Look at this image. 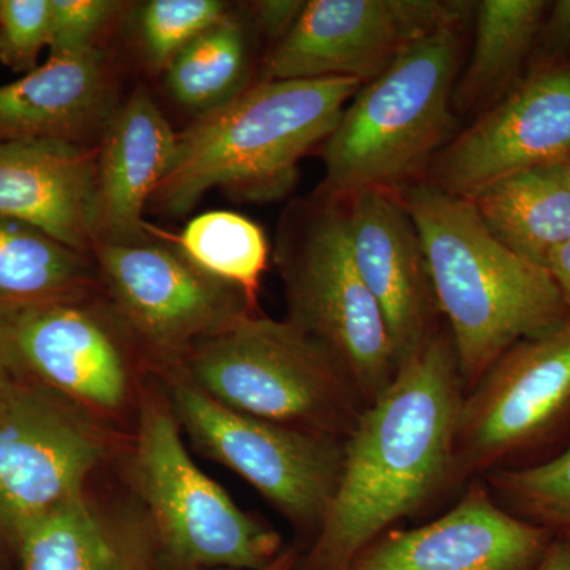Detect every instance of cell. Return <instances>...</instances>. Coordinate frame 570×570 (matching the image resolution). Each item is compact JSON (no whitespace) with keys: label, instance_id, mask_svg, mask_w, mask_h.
<instances>
[{"label":"cell","instance_id":"cell-32","mask_svg":"<svg viewBox=\"0 0 570 570\" xmlns=\"http://www.w3.org/2000/svg\"><path fill=\"white\" fill-rule=\"evenodd\" d=\"M549 272L570 311V242L550 258Z\"/></svg>","mask_w":570,"mask_h":570},{"label":"cell","instance_id":"cell-16","mask_svg":"<svg viewBox=\"0 0 570 570\" xmlns=\"http://www.w3.org/2000/svg\"><path fill=\"white\" fill-rule=\"evenodd\" d=\"M551 539L475 483L438 520L379 535L348 570H534Z\"/></svg>","mask_w":570,"mask_h":570},{"label":"cell","instance_id":"cell-6","mask_svg":"<svg viewBox=\"0 0 570 570\" xmlns=\"http://www.w3.org/2000/svg\"><path fill=\"white\" fill-rule=\"evenodd\" d=\"M179 363L220 406L317 436L346 442L366 409L324 348L261 314L195 344Z\"/></svg>","mask_w":570,"mask_h":570},{"label":"cell","instance_id":"cell-26","mask_svg":"<svg viewBox=\"0 0 570 570\" xmlns=\"http://www.w3.org/2000/svg\"><path fill=\"white\" fill-rule=\"evenodd\" d=\"M490 493L513 515L570 538V445L542 463L485 475Z\"/></svg>","mask_w":570,"mask_h":570},{"label":"cell","instance_id":"cell-7","mask_svg":"<svg viewBox=\"0 0 570 570\" xmlns=\"http://www.w3.org/2000/svg\"><path fill=\"white\" fill-rule=\"evenodd\" d=\"M135 479L164 561L186 570H257L279 557L281 535L235 504L184 448L170 401H146Z\"/></svg>","mask_w":570,"mask_h":570},{"label":"cell","instance_id":"cell-27","mask_svg":"<svg viewBox=\"0 0 570 570\" xmlns=\"http://www.w3.org/2000/svg\"><path fill=\"white\" fill-rule=\"evenodd\" d=\"M230 11L223 0H149L135 9L142 62L165 71L176 56Z\"/></svg>","mask_w":570,"mask_h":570},{"label":"cell","instance_id":"cell-13","mask_svg":"<svg viewBox=\"0 0 570 570\" xmlns=\"http://www.w3.org/2000/svg\"><path fill=\"white\" fill-rule=\"evenodd\" d=\"M570 160V61L531 71L455 134L431 159L425 181L469 198L504 176Z\"/></svg>","mask_w":570,"mask_h":570},{"label":"cell","instance_id":"cell-37","mask_svg":"<svg viewBox=\"0 0 570 570\" xmlns=\"http://www.w3.org/2000/svg\"><path fill=\"white\" fill-rule=\"evenodd\" d=\"M566 165H568V170H569V176H570V160H569V163H566Z\"/></svg>","mask_w":570,"mask_h":570},{"label":"cell","instance_id":"cell-21","mask_svg":"<svg viewBox=\"0 0 570 570\" xmlns=\"http://www.w3.org/2000/svg\"><path fill=\"white\" fill-rule=\"evenodd\" d=\"M469 202L497 242L542 268L549 269L553 254L570 242V176L566 163L499 178Z\"/></svg>","mask_w":570,"mask_h":570},{"label":"cell","instance_id":"cell-36","mask_svg":"<svg viewBox=\"0 0 570 570\" xmlns=\"http://www.w3.org/2000/svg\"><path fill=\"white\" fill-rule=\"evenodd\" d=\"M3 0H0V18H2Z\"/></svg>","mask_w":570,"mask_h":570},{"label":"cell","instance_id":"cell-24","mask_svg":"<svg viewBox=\"0 0 570 570\" xmlns=\"http://www.w3.org/2000/svg\"><path fill=\"white\" fill-rule=\"evenodd\" d=\"M246 20L228 11L164 71L168 92L195 119L219 110L254 85L255 32Z\"/></svg>","mask_w":570,"mask_h":570},{"label":"cell","instance_id":"cell-22","mask_svg":"<svg viewBox=\"0 0 570 570\" xmlns=\"http://www.w3.org/2000/svg\"><path fill=\"white\" fill-rule=\"evenodd\" d=\"M547 10L543 0L475 2L471 51L453 89L456 116L478 118L523 80Z\"/></svg>","mask_w":570,"mask_h":570},{"label":"cell","instance_id":"cell-35","mask_svg":"<svg viewBox=\"0 0 570 570\" xmlns=\"http://www.w3.org/2000/svg\"><path fill=\"white\" fill-rule=\"evenodd\" d=\"M296 561V554L292 550L281 551L279 557L276 560L269 562L265 568L257 570H292L294 569Z\"/></svg>","mask_w":570,"mask_h":570},{"label":"cell","instance_id":"cell-2","mask_svg":"<svg viewBox=\"0 0 570 570\" xmlns=\"http://www.w3.org/2000/svg\"><path fill=\"white\" fill-rule=\"evenodd\" d=\"M400 194L425 249L464 392L520 341L569 324V307L549 269L497 242L471 202L425 179Z\"/></svg>","mask_w":570,"mask_h":570},{"label":"cell","instance_id":"cell-28","mask_svg":"<svg viewBox=\"0 0 570 570\" xmlns=\"http://www.w3.org/2000/svg\"><path fill=\"white\" fill-rule=\"evenodd\" d=\"M124 10L126 3L115 0H51V58L100 50L105 33Z\"/></svg>","mask_w":570,"mask_h":570},{"label":"cell","instance_id":"cell-9","mask_svg":"<svg viewBox=\"0 0 570 570\" xmlns=\"http://www.w3.org/2000/svg\"><path fill=\"white\" fill-rule=\"evenodd\" d=\"M171 407L195 448L249 482L302 528H321L343 471L344 442L220 406L189 381L171 385Z\"/></svg>","mask_w":570,"mask_h":570},{"label":"cell","instance_id":"cell-5","mask_svg":"<svg viewBox=\"0 0 570 570\" xmlns=\"http://www.w3.org/2000/svg\"><path fill=\"white\" fill-rule=\"evenodd\" d=\"M273 261L284 283L285 321L335 360L366 407L373 404L400 367L381 309L355 264L343 198L314 189L285 206Z\"/></svg>","mask_w":570,"mask_h":570},{"label":"cell","instance_id":"cell-20","mask_svg":"<svg viewBox=\"0 0 570 570\" xmlns=\"http://www.w3.org/2000/svg\"><path fill=\"white\" fill-rule=\"evenodd\" d=\"M21 570H159L153 530L112 519L85 493L33 521L14 546Z\"/></svg>","mask_w":570,"mask_h":570},{"label":"cell","instance_id":"cell-30","mask_svg":"<svg viewBox=\"0 0 570 570\" xmlns=\"http://www.w3.org/2000/svg\"><path fill=\"white\" fill-rule=\"evenodd\" d=\"M570 61V0L551 3L532 48L528 73Z\"/></svg>","mask_w":570,"mask_h":570},{"label":"cell","instance_id":"cell-17","mask_svg":"<svg viewBox=\"0 0 570 570\" xmlns=\"http://www.w3.org/2000/svg\"><path fill=\"white\" fill-rule=\"evenodd\" d=\"M118 71L105 48L48 59L0 86V141H61L97 148L121 107Z\"/></svg>","mask_w":570,"mask_h":570},{"label":"cell","instance_id":"cell-1","mask_svg":"<svg viewBox=\"0 0 570 570\" xmlns=\"http://www.w3.org/2000/svg\"><path fill=\"white\" fill-rule=\"evenodd\" d=\"M464 384L448 325L397 370L344 442L335 498L311 570H348L360 551L452 487Z\"/></svg>","mask_w":570,"mask_h":570},{"label":"cell","instance_id":"cell-31","mask_svg":"<svg viewBox=\"0 0 570 570\" xmlns=\"http://www.w3.org/2000/svg\"><path fill=\"white\" fill-rule=\"evenodd\" d=\"M305 6L303 0H258L250 3L249 21L254 32L275 47L292 31Z\"/></svg>","mask_w":570,"mask_h":570},{"label":"cell","instance_id":"cell-25","mask_svg":"<svg viewBox=\"0 0 570 570\" xmlns=\"http://www.w3.org/2000/svg\"><path fill=\"white\" fill-rule=\"evenodd\" d=\"M175 245L206 275L245 292L257 306L269 261L268 239L261 225L234 212L198 214L175 238Z\"/></svg>","mask_w":570,"mask_h":570},{"label":"cell","instance_id":"cell-18","mask_svg":"<svg viewBox=\"0 0 570 570\" xmlns=\"http://www.w3.org/2000/svg\"><path fill=\"white\" fill-rule=\"evenodd\" d=\"M178 134L148 89H135L97 146L96 245H135L149 238L142 219L176 153Z\"/></svg>","mask_w":570,"mask_h":570},{"label":"cell","instance_id":"cell-19","mask_svg":"<svg viewBox=\"0 0 570 570\" xmlns=\"http://www.w3.org/2000/svg\"><path fill=\"white\" fill-rule=\"evenodd\" d=\"M96 170L97 148L61 141H0V216L91 254Z\"/></svg>","mask_w":570,"mask_h":570},{"label":"cell","instance_id":"cell-10","mask_svg":"<svg viewBox=\"0 0 570 570\" xmlns=\"http://www.w3.org/2000/svg\"><path fill=\"white\" fill-rule=\"evenodd\" d=\"M91 254L116 316L135 343L167 362H181L195 344L257 314L245 292L206 275L175 243L149 236L96 245Z\"/></svg>","mask_w":570,"mask_h":570},{"label":"cell","instance_id":"cell-29","mask_svg":"<svg viewBox=\"0 0 570 570\" xmlns=\"http://www.w3.org/2000/svg\"><path fill=\"white\" fill-rule=\"evenodd\" d=\"M51 0H3L0 62L14 71L37 69L41 50L50 47Z\"/></svg>","mask_w":570,"mask_h":570},{"label":"cell","instance_id":"cell-15","mask_svg":"<svg viewBox=\"0 0 570 570\" xmlns=\"http://www.w3.org/2000/svg\"><path fill=\"white\" fill-rule=\"evenodd\" d=\"M343 200L355 264L401 367L445 326L422 239L396 190H358Z\"/></svg>","mask_w":570,"mask_h":570},{"label":"cell","instance_id":"cell-8","mask_svg":"<svg viewBox=\"0 0 570 570\" xmlns=\"http://www.w3.org/2000/svg\"><path fill=\"white\" fill-rule=\"evenodd\" d=\"M569 425L570 322L510 347L464 395L452 487L515 468Z\"/></svg>","mask_w":570,"mask_h":570},{"label":"cell","instance_id":"cell-14","mask_svg":"<svg viewBox=\"0 0 570 570\" xmlns=\"http://www.w3.org/2000/svg\"><path fill=\"white\" fill-rule=\"evenodd\" d=\"M91 298L0 309V346L10 367L75 404L112 411L126 401L129 362L119 317Z\"/></svg>","mask_w":570,"mask_h":570},{"label":"cell","instance_id":"cell-4","mask_svg":"<svg viewBox=\"0 0 570 570\" xmlns=\"http://www.w3.org/2000/svg\"><path fill=\"white\" fill-rule=\"evenodd\" d=\"M474 10L415 40L384 75L360 88L322 145L318 193H400L423 179L431 159L455 137L453 89L466 61Z\"/></svg>","mask_w":570,"mask_h":570},{"label":"cell","instance_id":"cell-23","mask_svg":"<svg viewBox=\"0 0 570 570\" xmlns=\"http://www.w3.org/2000/svg\"><path fill=\"white\" fill-rule=\"evenodd\" d=\"M100 291L92 254L0 216V309L80 302Z\"/></svg>","mask_w":570,"mask_h":570},{"label":"cell","instance_id":"cell-3","mask_svg":"<svg viewBox=\"0 0 570 570\" xmlns=\"http://www.w3.org/2000/svg\"><path fill=\"white\" fill-rule=\"evenodd\" d=\"M362 86L351 78L255 81L178 134L149 206L186 216L214 189L243 204L279 200L294 189L299 160L324 145Z\"/></svg>","mask_w":570,"mask_h":570},{"label":"cell","instance_id":"cell-33","mask_svg":"<svg viewBox=\"0 0 570 570\" xmlns=\"http://www.w3.org/2000/svg\"><path fill=\"white\" fill-rule=\"evenodd\" d=\"M534 570H570V538H553Z\"/></svg>","mask_w":570,"mask_h":570},{"label":"cell","instance_id":"cell-11","mask_svg":"<svg viewBox=\"0 0 570 570\" xmlns=\"http://www.w3.org/2000/svg\"><path fill=\"white\" fill-rule=\"evenodd\" d=\"M63 400L14 382L0 403V542L13 551L29 524L85 493L107 453L99 428Z\"/></svg>","mask_w":570,"mask_h":570},{"label":"cell","instance_id":"cell-34","mask_svg":"<svg viewBox=\"0 0 570 570\" xmlns=\"http://www.w3.org/2000/svg\"><path fill=\"white\" fill-rule=\"evenodd\" d=\"M14 381L11 379V367L7 362L6 354H3L2 346H0V403L3 397L9 395L11 387H13Z\"/></svg>","mask_w":570,"mask_h":570},{"label":"cell","instance_id":"cell-12","mask_svg":"<svg viewBox=\"0 0 570 570\" xmlns=\"http://www.w3.org/2000/svg\"><path fill=\"white\" fill-rule=\"evenodd\" d=\"M466 0H309L269 48L261 81L351 78L367 85L415 40L474 10Z\"/></svg>","mask_w":570,"mask_h":570}]
</instances>
